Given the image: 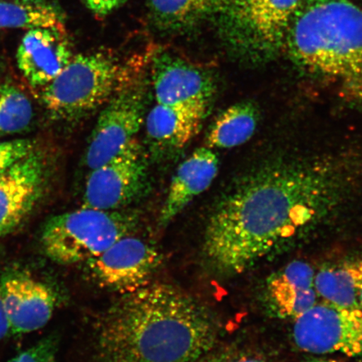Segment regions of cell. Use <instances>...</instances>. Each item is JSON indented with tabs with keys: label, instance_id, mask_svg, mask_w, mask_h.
I'll return each instance as SVG.
<instances>
[{
	"label": "cell",
	"instance_id": "6da1fadb",
	"mask_svg": "<svg viewBox=\"0 0 362 362\" xmlns=\"http://www.w3.org/2000/svg\"><path fill=\"white\" fill-rule=\"evenodd\" d=\"M362 156L282 158L252 170L210 217L203 253L217 273L241 274L313 228L358 193Z\"/></svg>",
	"mask_w": 362,
	"mask_h": 362
},
{
	"label": "cell",
	"instance_id": "7a4b0ae2",
	"mask_svg": "<svg viewBox=\"0 0 362 362\" xmlns=\"http://www.w3.org/2000/svg\"><path fill=\"white\" fill-rule=\"evenodd\" d=\"M122 296L99 322L98 362H194L214 346V321L181 289L158 283Z\"/></svg>",
	"mask_w": 362,
	"mask_h": 362
},
{
	"label": "cell",
	"instance_id": "3957f363",
	"mask_svg": "<svg viewBox=\"0 0 362 362\" xmlns=\"http://www.w3.org/2000/svg\"><path fill=\"white\" fill-rule=\"evenodd\" d=\"M284 49L297 64L338 81L362 102V10L351 0H305Z\"/></svg>",
	"mask_w": 362,
	"mask_h": 362
},
{
	"label": "cell",
	"instance_id": "277c9868",
	"mask_svg": "<svg viewBox=\"0 0 362 362\" xmlns=\"http://www.w3.org/2000/svg\"><path fill=\"white\" fill-rule=\"evenodd\" d=\"M138 67L113 54H80L71 58L56 78L40 88V98L55 119H79L103 107L140 78Z\"/></svg>",
	"mask_w": 362,
	"mask_h": 362
},
{
	"label": "cell",
	"instance_id": "5b68a950",
	"mask_svg": "<svg viewBox=\"0 0 362 362\" xmlns=\"http://www.w3.org/2000/svg\"><path fill=\"white\" fill-rule=\"evenodd\" d=\"M139 221L135 211L83 206L47 221L42 238L43 249L57 264L86 262L102 255L119 239L132 235Z\"/></svg>",
	"mask_w": 362,
	"mask_h": 362
},
{
	"label": "cell",
	"instance_id": "8992f818",
	"mask_svg": "<svg viewBox=\"0 0 362 362\" xmlns=\"http://www.w3.org/2000/svg\"><path fill=\"white\" fill-rule=\"evenodd\" d=\"M305 0H224L221 36L240 57L262 62L284 49L289 26Z\"/></svg>",
	"mask_w": 362,
	"mask_h": 362
},
{
	"label": "cell",
	"instance_id": "52a82bcc",
	"mask_svg": "<svg viewBox=\"0 0 362 362\" xmlns=\"http://www.w3.org/2000/svg\"><path fill=\"white\" fill-rule=\"evenodd\" d=\"M293 338L310 354L338 353L362 358V309L317 303L294 320Z\"/></svg>",
	"mask_w": 362,
	"mask_h": 362
},
{
	"label": "cell",
	"instance_id": "ba28073f",
	"mask_svg": "<svg viewBox=\"0 0 362 362\" xmlns=\"http://www.w3.org/2000/svg\"><path fill=\"white\" fill-rule=\"evenodd\" d=\"M146 88L140 76L103 107L85 156L90 170L105 164L135 139L144 120Z\"/></svg>",
	"mask_w": 362,
	"mask_h": 362
},
{
	"label": "cell",
	"instance_id": "9c48e42d",
	"mask_svg": "<svg viewBox=\"0 0 362 362\" xmlns=\"http://www.w3.org/2000/svg\"><path fill=\"white\" fill-rule=\"evenodd\" d=\"M146 156L137 140L92 170L85 185L83 206L103 211L124 209L141 196L148 182Z\"/></svg>",
	"mask_w": 362,
	"mask_h": 362
},
{
	"label": "cell",
	"instance_id": "30bf717a",
	"mask_svg": "<svg viewBox=\"0 0 362 362\" xmlns=\"http://www.w3.org/2000/svg\"><path fill=\"white\" fill-rule=\"evenodd\" d=\"M162 262L155 246L129 235L86 262V274L98 287L124 294L146 286Z\"/></svg>",
	"mask_w": 362,
	"mask_h": 362
},
{
	"label": "cell",
	"instance_id": "8fae6325",
	"mask_svg": "<svg viewBox=\"0 0 362 362\" xmlns=\"http://www.w3.org/2000/svg\"><path fill=\"white\" fill-rule=\"evenodd\" d=\"M151 74L157 103L209 110L216 83L202 67L175 54L162 52L153 59Z\"/></svg>",
	"mask_w": 362,
	"mask_h": 362
},
{
	"label": "cell",
	"instance_id": "7c38bea8",
	"mask_svg": "<svg viewBox=\"0 0 362 362\" xmlns=\"http://www.w3.org/2000/svg\"><path fill=\"white\" fill-rule=\"evenodd\" d=\"M0 287L12 334L35 332L52 319L58 298L48 284L13 271L0 279Z\"/></svg>",
	"mask_w": 362,
	"mask_h": 362
},
{
	"label": "cell",
	"instance_id": "4fadbf2b",
	"mask_svg": "<svg viewBox=\"0 0 362 362\" xmlns=\"http://www.w3.org/2000/svg\"><path fill=\"white\" fill-rule=\"evenodd\" d=\"M47 167L33 151L0 174V238L19 226L33 211L44 188Z\"/></svg>",
	"mask_w": 362,
	"mask_h": 362
},
{
	"label": "cell",
	"instance_id": "5bb4252c",
	"mask_svg": "<svg viewBox=\"0 0 362 362\" xmlns=\"http://www.w3.org/2000/svg\"><path fill=\"white\" fill-rule=\"evenodd\" d=\"M72 57L65 26L27 31L16 54L22 74L33 87L40 88L56 78Z\"/></svg>",
	"mask_w": 362,
	"mask_h": 362
},
{
	"label": "cell",
	"instance_id": "9a60e30c",
	"mask_svg": "<svg viewBox=\"0 0 362 362\" xmlns=\"http://www.w3.org/2000/svg\"><path fill=\"white\" fill-rule=\"evenodd\" d=\"M219 160L211 148H200L181 163L171 180L160 212V223L169 224L194 198L211 187Z\"/></svg>",
	"mask_w": 362,
	"mask_h": 362
},
{
	"label": "cell",
	"instance_id": "2e32d148",
	"mask_svg": "<svg viewBox=\"0 0 362 362\" xmlns=\"http://www.w3.org/2000/svg\"><path fill=\"white\" fill-rule=\"evenodd\" d=\"M315 275L309 264L293 261L270 279L269 297L278 315L296 320L318 303Z\"/></svg>",
	"mask_w": 362,
	"mask_h": 362
},
{
	"label": "cell",
	"instance_id": "e0dca14e",
	"mask_svg": "<svg viewBox=\"0 0 362 362\" xmlns=\"http://www.w3.org/2000/svg\"><path fill=\"white\" fill-rule=\"evenodd\" d=\"M207 112L198 107L157 103L146 117L148 137L162 148H182L199 133Z\"/></svg>",
	"mask_w": 362,
	"mask_h": 362
},
{
	"label": "cell",
	"instance_id": "ac0fdd59",
	"mask_svg": "<svg viewBox=\"0 0 362 362\" xmlns=\"http://www.w3.org/2000/svg\"><path fill=\"white\" fill-rule=\"evenodd\" d=\"M224 0H149L151 19L165 33H182L217 16Z\"/></svg>",
	"mask_w": 362,
	"mask_h": 362
},
{
	"label": "cell",
	"instance_id": "d6986e66",
	"mask_svg": "<svg viewBox=\"0 0 362 362\" xmlns=\"http://www.w3.org/2000/svg\"><path fill=\"white\" fill-rule=\"evenodd\" d=\"M361 279L362 262L327 266L315 275V288L328 304L362 309L358 296Z\"/></svg>",
	"mask_w": 362,
	"mask_h": 362
},
{
	"label": "cell",
	"instance_id": "ffe728a7",
	"mask_svg": "<svg viewBox=\"0 0 362 362\" xmlns=\"http://www.w3.org/2000/svg\"><path fill=\"white\" fill-rule=\"evenodd\" d=\"M259 123L255 104L242 102L226 108L211 126L206 138L208 148H230L248 141Z\"/></svg>",
	"mask_w": 362,
	"mask_h": 362
},
{
	"label": "cell",
	"instance_id": "44dd1931",
	"mask_svg": "<svg viewBox=\"0 0 362 362\" xmlns=\"http://www.w3.org/2000/svg\"><path fill=\"white\" fill-rule=\"evenodd\" d=\"M63 26L59 13L45 3L0 1V29L30 30Z\"/></svg>",
	"mask_w": 362,
	"mask_h": 362
},
{
	"label": "cell",
	"instance_id": "7402d4cb",
	"mask_svg": "<svg viewBox=\"0 0 362 362\" xmlns=\"http://www.w3.org/2000/svg\"><path fill=\"white\" fill-rule=\"evenodd\" d=\"M33 117V107L29 98L16 86L0 84V133L22 132Z\"/></svg>",
	"mask_w": 362,
	"mask_h": 362
},
{
	"label": "cell",
	"instance_id": "603a6c76",
	"mask_svg": "<svg viewBox=\"0 0 362 362\" xmlns=\"http://www.w3.org/2000/svg\"><path fill=\"white\" fill-rule=\"evenodd\" d=\"M57 352V341L55 337H49L13 357L8 362H56Z\"/></svg>",
	"mask_w": 362,
	"mask_h": 362
},
{
	"label": "cell",
	"instance_id": "cb8c5ba5",
	"mask_svg": "<svg viewBox=\"0 0 362 362\" xmlns=\"http://www.w3.org/2000/svg\"><path fill=\"white\" fill-rule=\"evenodd\" d=\"M33 151V143L27 139L0 143V174Z\"/></svg>",
	"mask_w": 362,
	"mask_h": 362
},
{
	"label": "cell",
	"instance_id": "d4e9b609",
	"mask_svg": "<svg viewBox=\"0 0 362 362\" xmlns=\"http://www.w3.org/2000/svg\"><path fill=\"white\" fill-rule=\"evenodd\" d=\"M90 11L103 16L110 13L124 1V0H83Z\"/></svg>",
	"mask_w": 362,
	"mask_h": 362
},
{
	"label": "cell",
	"instance_id": "484cf974",
	"mask_svg": "<svg viewBox=\"0 0 362 362\" xmlns=\"http://www.w3.org/2000/svg\"><path fill=\"white\" fill-rule=\"evenodd\" d=\"M12 334L10 321H8L6 306L3 298L1 287H0V341Z\"/></svg>",
	"mask_w": 362,
	"mask_h": 362
},
{
	"label": "cell",
	"instance_id": "4316f807",
	"mask_svg": "<svg viewBox=\"0 0 362 362\" xmlns=\"http://www.w3.org/2000/svg\"><path fill=\"white\" fill-rule=\"evenodd\" d=\"M306 362H338V361L336 360H332V359L318 358V357H317V358H310V359L308 360Z\"/></svg>",
	"mask_w": 362,
	"mask_h": 362
},
{
	"label": "cell",
	"instance_id": "83f0119b",
	"mask_svg": "<svg viewBox=\"0 0 362 362\" xmlns=\"http://www.w3.org/2000/svg\"><path fill=\"white\" fill-rule=\"evenodd\" d=\"M11 1L23 2V3H44L45 0H11Z\"/></svg>",
	"mask_w": 362,
	"mask_h": 362
},
{
	"label": "cell",
	"instance_id": "f1b7e54d",
	"mask_svg": "<svg viewBox=\"0 0 362 362\" xmlns=\"http://www.w3.org/2000/svg\"><path fill=\"white\" fill-rule=\"evenodd\" d=\"M358 296H359V300L361 303V305L362 307V279L361 280V282L359 284Z\"/></svg>",
	"mask_w": 362,
	"mask_h": 362
},
{
	"label": "cell",
	"instance_id": "f546056e",
	"mask_svg": "<svg viewBox=\"0 0 362 362\" xmlns=\"http://www.w3.org/2000/svg\"><path fill=\"white\" fill-rule=\"evenodd\" d=\"M230 362H261L259 361H257L255 359H248V358H244V359H239Z\"/></svg>",
	"mask_w": 362,
	"mask_h": 362
}]
</instances>
